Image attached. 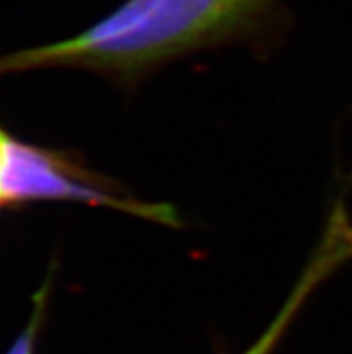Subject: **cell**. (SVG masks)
<instances>
[{"instance_id": "6da1fadb", "label": "cell", "mask_w": 352, "mask_h": 354, "mask_svg": "<svg viewBox=\"0 0 352 354\" xmlns=\"http://www.w3.org/2000/svg\"><path fill=\"white\" fill-rule=\"evenodd\" d=\"M279 0H124L80 35L0 58V76L36 68H80L135 81L194 50L248 36Z\"/></svg>"}, {"instance_id": "3957f363", "label": "cell", "mask_w": 352, "mask_h": 354, "mask_svg": "<svg viewBox=\"0 0 352 354\" xmlns=\"http://www.w3.org/2000/svg\"><path fill=\"white\" fill-rule=\"evenodd\" d=\"M349 261H352V220L344 200H338L331 209L324 234L286 302L263 335L243 354H272L315 290Z\"/></svg>"}, {"instance_id": "5b68a950", "label": "cell", "mask_w": 352, "mask_h": 354, "mask_svg": "<svg viewBox=\"0 0 352 354\" xmlns=\"http://www.w3.org/2000/svg\"><path fill=\"white\" fill-rule=\"evenodd\" d=\"M8 137L9 135L6 133V131L0 130V158H2V151H4V144H6V140H8Z\"/></svg>"}, {"instance_id": "7a4b0ae2", "label": "cell", "mask_w": 352, "mask_h": 354, "mask_svg": "<svg viewBox=\"0 0 352 354\" xmlns=\"http://www.w3.org/2000/svg\"><path fill=\"white\" fill-rule=\"evenodd\" d=\"M0 202H77L171 227L180 223L173 207L128 200L110 191L106 184H99L65 155L13 137H8L0 158Z\"/></svg>"}, {"instance_id": "277c9868", "label": "cell", "mask_w": 352, "mask_h": 354, "mask_svg": "<svg viewBox=\"0 0 352 354\" xmlns=\"http://www.w3.org/2000/svg\"><path fill=\"white\" fill-rule=\"evenodd\" d=\"M49 290H50V281L47 279V281L44 283V286L40 288V292L35 295L31 319H29V322H27V326L24 328V331L20 333V337L15 340V344L9 347V351L6 354H35L36 338H38V333H40L41 320H44L45 308H47Z\"/></svg>"}, {"instance_id": "8992f818", "label": "cell", "mask_w": 352, "mask_h": 354, "mask_svg": "<svg viewBox=\"0 0 352 354\" xmlns=\"http://www.w3.org/2000/svg\"><path fill=\"white\" fill-rule=\"evenodd\" d=\"M0 203H2V202H0Z\"/></svg>"}]
</instances>
